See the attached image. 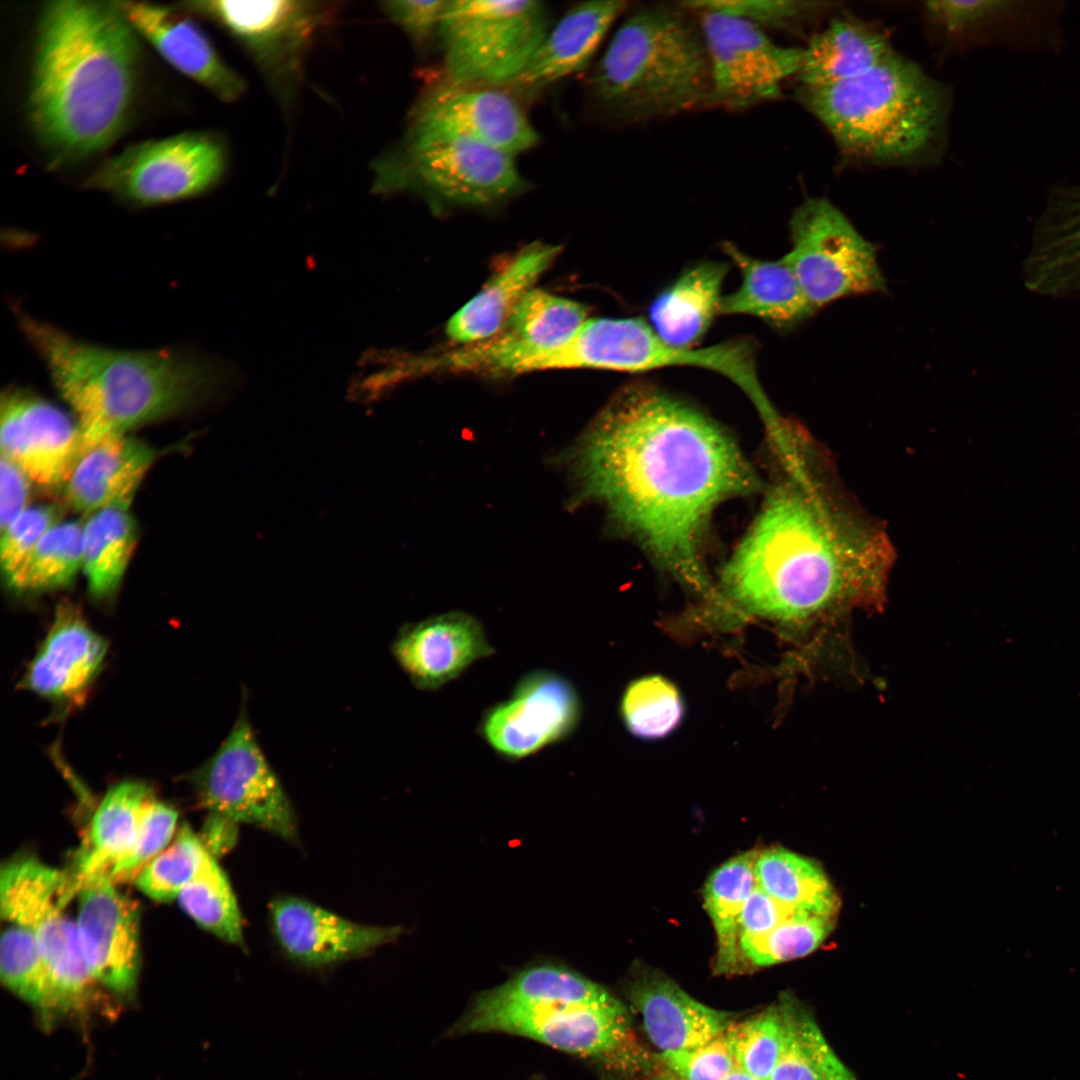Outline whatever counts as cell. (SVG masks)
<instances>
[{
    "instance_id": "cell-1",
    "label": "cell",
    "mask_w": 1080,
    "mask_h": 1080,
    "mask_svg": "<svg viewBox=\"0 0 1080 1080\" xmlns=\"http://www.w3.org/2000/svg\"><path fill=\"white\" fill-rule=\"evenodd\" d=\"M561 459L580 497L604 504L619 526L697 588L707 586L698 545L709 513L756 486L718 424L645 380L623 386Z\"/></svg>"
},
{
    "instance_id": "cell-2",
    "label": "cell",
    "mask_w": 1080,
    "mask_h": 1080,
    "mask_svg": "<svg viewBox=\"0 0 1080 1080\" xmlns=\"http://www.w3.org/2000/svg\"><path fill=\"white\" fill-rule=\"evenodd\" d=\"M820 488L795 467L725 566L724 591L746 611L787 623H826L881 603L885 544Z\"/></svg>"
},
{
    "instance_id": "cell-3",
    "label": "cell",
    "mask_w": 1080,
    "mask_h": 1080,
    "mask_svg": "<svg viewBox=\"0 0 1080 1080\" xmlns=\"http://www.w3.org/2000/svg\"><path fill=\"white\" fill-rule=\"evenodd\" d=\"M135 32L116 2L62 0L42 9L27 110L56 161L95 154L124 128L136 87Z\"/></svg>"
},
{
    "instance_id": "cell-4",
    "label": "cell",
    "mask_w": 1080,
    "mask_h": 1080,
    "mask_svg": "<svg viewBox=\"0 0 1080 1080\" xmlns=\"http://www.w3.org/2000/svg\"><path fill=\"white\" fill-rule=\"evenodd\" d=\"M20 322L76 416L81 453L108 437L194 408L218 388L222 376L215 363L189 352L118 350L28 316Z\"/></svg>"
},
{
    "instance_id": "cell-5",
    "label": "cell",
    "mask_w": 1080,
    "mask_h": 1080,
    "mask_svg": "<svg viewBox=\"0 0 1080 1080\" xmlns=\"http://www.w3.org/2000/svg\"><path fill=\"white\" fill-rule=\"evenodd\" d=\"M682 3L635 8L612 37L591 78L597 103L629 123L706 104L707 51L698 20Z\"/></svg>"
},
{
    "instance_id": "cell-6",
    "label": "cell",
    "mask_w": 1080,
    "mask_h": 1080,
    "mask_svg": "<svg viewBox=\"0 0 1080 1080\" xmlns=\"http://www.w3.org/2000/svg\"><path fill=\"white\" fill-rule=\"evenodd\" d=\"M798 88L800 103L842 151L858 159L912 162L943 134L948 109L944 88L893 51L857 78Z\"/></svg>"
},
{
    "instance_id": "cell-7",
    "label": "cell",
    "mask_w": 1080,
    "mask_h": 1080,
    "mask_svg": "<svg viewBox=\"0 0 1080 1080\" xmlns=\"http://www.w3.org/2000/svg\"><path fill=\"white\" fill-rule=\"evenodd\" d=\"M67 872L32 855L16 856L0 871L1 917L29 931L49 975L51 1000L42 1024L112 1016L119 1009L93 979L83 958L76 922L63 912L69 899Z\"/></svg>"
},
{
    "instance_id": "cell-8",
    "label": "cell",
    "mask_w": 1080,
    "mask_h": 1080,
    "mask_svg": "<svg viewBox=\"0 0 1080 1080\" xmlns=\"http://www.w3.org/2000/svg\"><path fill=\"white\" fill-rule=\"evenodd\" d=\"M549 369H599L642 373L672 367L714 372L740 388L762 418L774 412L757 371L752 340L735 338L707 347H678L664 341L641 318L588 319L547 360Z\"/></svg>"
},
{
    "instance_id": "cell-9",
    "label": "cell",
    "mask_w": 1080,
    "mask_h": 1080,
    "mask_svg": "<svg viewBox=\"0 0 1080 1080\" xmlns=\"http://www.w3.org/2000/svg\"><path fill=\"white\" fill-rule=\"evenodd\" d=\"M548 33L544 4L532 0H448L437 36L449 81L514 83Z\"/></svg>"
},
{
    "instance_id": "cell-10",
    "label": "cell",
    "mask_w": 1080,
    "mask_h": 1080,
    "mask_svg": "<svg viewBox=\"0 0 1080 1080\" xmlns=\"http://www.w3.org/2000/svg\"><path fill=\"white\" fill-rule=\"evenodd\" d=\"M783 259L816 311L838 299L886 292L876 250L827 199L810 197L789 221Z\"/></svg>"
},
{
    "instance_id": "cell-11",
    "label": "cell",
    "mask_w": 1080,
    "mask_h": 1080,
    "mask_svg": "<svg viewBox=\"0 0 1080 1080\" xmlns=\"http://www.w3.org/2000/svg\"><path fill=\"white\" fill-rule=\"evenodd\" d=\"M223 145L186 132L129 146L102 163L84 183L128 203L151 206L199 195L221 178Z\"/></svg>"
},
{
    "instance_id": "cell-12",
    "label": "cell",
    "mask_w": 1080,
    "mask_h": 1080,
    "mask_svg": "<svg viewBox=\"0 0 1080 1080\" xmlns=\"http://www.w3.org/2000/svg\"><path fill=\"white\" fill-rule=\"evenodd\" d=\"M195 781L200 802L210 813L296 840L293 807L244 709L220 747L197 771Z\"/></svg>"
},
{
    "instance_id": "cell-13",
    "label": "cell",
    "mask_w": 1080,
    "mask_h": 1080,
    "mask_svg": "<svg viewBox=\"0 0 1080 1080\" xmlns=\"http://www.w3.org/2000/svg\"><path fill=\"white\" fill-rule=\"evenodd\" d=\"M697 12L710 70L706 104L746 110L778 98L783 82L797 75L803 48L780 46L743 18Z\"/></svg>"
},
{
    "instance_id": "cell-14",
    "label": "cell",
    "mask_w": 1080,
    "mask_h": 1080,
    "mask_svg": "<svg viewBox=\"0 0 1080 1080\" xmlns=\"http://www.w3.org/2000/svg\"><path fill=\"white\" fill-rule=\"evenodd\" d=\"M582 716L580 696L570 680L547 669L524 674L511 694L488 707L477 731L502 759L519 761L568 739Z\"/></svg>"
},
{
    "instance_id": "cell-15",
    "label": "cell",
    "mask_w": 1080,
    "mask_h": 1080,
    "mask_svg": "<svg viewBox=\"0 0 1080 1080\" xmlns=\"http://www.w3.org/2000/svg\"><path fill=\"white\" fill-rule=\"evenodd\" d=\"M407 170L434 196L457 205L484 206L519 192L513 156L445 131H413Z\"/></svg>"
},
{
    "instance_id": "cell-16",
    "label": "cell",
    "mask_w": 1080,
    "mask_h": 1080,
    "mask_svg": "<svg viewBox=\"0 0 1080 1080\" xmlns=\"http://www.w3.org/2000/svg\"><path fill=\"white\" fill-rule=\"evenodd\" d=\"M629 1018L617 999L602 1004L478 1006L473 1004L453 1032H503L528 1037L582 1056L614 1052L629 1034Z\"/></svg>"
},
{
    "instance_id": "cell-17",
    "label": "cell",
    "mask_w": 1080,
    "mask_h": 1080,
    "mask_svg": "<svg viewBox=\"0 0 1080 1080\" xmlns=\"http://www.w3.org/2000/svg\"><path fill=\"white\" fill-rule=\"evenodd\" d=\"M107 875L78 887L79 944L90 974L119 1007L136 989L140 968L139 912Z\"/></svg>"
},
{
    "instance_id": "cell-18",
    "label": "cell",
    "mask_w": 1080,
    "mask_h": 1080,
    "mask_svg": "<svg viewBox=\"0 0 1080 1080\" xmlns=\"http://www.w3.org/2000/svg\"><path fill=\"white\" fill-rule=\"evenodd\" d=\"M1 455L39 486L64 487L81 454L77 422L51 402L20 389L1 398Z\"/></svg>"
},
{
    "instance_id": "cell-19",
    "label": "cell",
    "mask_w": 1080,
    "mask_h": 1080,
    "mask_svg": "<svg viewBox=\"0 0 1080 1080\" xmlns=\"http://www.w3.org/2000/svg\"><path fill=\"white\" fill-rule=\"evenodd\" d=\"M459 134L514 156L538 142V134L516 100L495 87L448 81L419 104L413 131Z\"/></svg>"
},
{
    "instance_id": "cell-20",
    "label": "cell",
    "mask_w": 1080,
    "mask_h": 1080,
    "mask_svg": "<svg viewBox=\"0 0 1080 1080\" xmlns=\"http://www.w3.org/2000/svg\"><path fill=\"white\" fill-rule=\"evenodd\" d=\"M391 650L414 687L423 691L441 689L495 653L480 621L463 611L403 625Z\"/></svg>"
},
{
    "instance_id": "cell-21",
    "label": "cell",
    "mask_w": 1080,
    "mask_h": 1080,
    "mask_svg": "<svg viewBox=\"0 0 1080 1080\" xmlns=\"http://www.w3.org/2000/svg\"><path fill=\"white\" fill-rule=\"evenodd\" d=\"M272 931L285 954L306 967H324L368 952L402 934L400 926L354 923L306 900L283 896L269 906Z\"/></svg>"
},
{
    "instance_id": "cell-22",
    "label": "cell",
    "mask_w": 1080,
    "mask_h": 1080,
    "mask_svg": "<svg viewBox=\"0 0 1080 1080\" xmlns=\"http://www.w3.org/2000/svg\"><path fill=\"white\" fill-rule=\"evenodd\" d=\"M134 30L176 70L223 102L237 100L243 80L218 55L207 34L175 9L144 2H116Z\"/></svg>"
},
{
    "instance_id": "cell-23",
    "label": "cell",
    "mask_w": 1080,
    "mask_h": 1080,
    "mask_svg": "<svg viewBox=\"0 0 1080 1080\" xmlns=\"http://www.w3.org/2000/svg\"><path fill=\"white\" fill-rule=\"evenodd\" d=\"M626 995L660 1052L703 1046L724 1034L735 1020L734 1013L702 1004L654 968H635Z\"/></svg>"
},
{
    "instance_id": "cell-24",
    "label": "cell",
    "mask_w": 1080,
    "mask_h": 1080,
    "mask_svg": "<svg viewBox=\"0 0 1080 1080\" xmlns=\"http://www.w3.org/2000/svg\"><path fill=\"white\" fill-rule=\"evenodd\" d=\"M106 652L105 640L76 607L63 602L25 673L23 686L57 702L75 703L95 679Z\"/></svg>"
},
{
    "instance_id": "cell-25",
    "label": "cell",
    "mask_w": 1080,
    "mask_h": 1080,
    "mask_svg": "<svg viewBox=\"0 0 1080 1080\" xmlns=\"http://www.w3.org/2000/svg\"><path fill=\"white\" fill-rule=\"evenodd\" d=\"M187 5L221 24L267 67L286 60L294 65L320 17L319 8L302 1L208 0Z\"/></svg>"
},
{
    "instance_id": "cell-26",
    "label": "cell",
    "mask_w": 1080,
    "mask_h": 1080,
    "mask_svg": "<svg viewBox=\"0 0 1080 1080\" xmlns=\"http://www.w3.org/2000/svg\"><path fill=\"white\" fill-rule=\"evenodd\" d=\"M154 451L140 440L125 435L108 437L78 458L66 482L65 497L72 508L95 513L119 502H131Z\"/></svg>"
},
{
    "instance_id": "cell-27",
    "label": "cell",
    "mask_w": 1080,
    "mask_h": 1080,
    "mask_svg": "<svg viewBox=\"0 0 1080 1080\" xmlns=\"http://www.w3.org/2000/svg\"><path fill=\"white\" fill-rule=\"evenodd\" d=\"M741 274L739 287L723 296L720 314L758 318L777 329H791L816 309L806 297L796 275L782 258L753 257L730 242L721 246Z\"/></svg>"
},
{
    "instance_id": "cell-28",
    "label": "cell",
    "mask_w": 1080,
    "mask_h": 1080,
    "mask_svg": "<svg viewBox=\"0 0 1080 1080\" xmlns=\"http://www.w3.org/2000/svg\"><path fill=\"white\" fill-rule=\"evenodd\" d=\"M560 250L559 246L543 242L524 247L450 318L446 326L448 337L469 345L496 335Z\"/></svg>"
},
{
    "instance_id": "cell-29",
    "label": "cell",
    "mask_w": 1080,
    "mask_h": 1080,
    "mask_svg": "<svg viewBox=\"0 0 1080 1080\" xmlns=\"http://www.w3.org/2000/svg\"><path fill=\"white\" fill-rule=\"evenodd\" d=\"M624 1H589L571 8L548 31L513 84L537 88L584 69L607 31L625 9Z\"/></svg>"
},
{
    "instance_id": "cell-30",
    "label": "cell",
    "mask_w": 1080,
    "mask_h": 1080,
    "mask_svg": "<svg viewBox=\"0 0 1080 1080\" xmlns=\"http://www.w3.org/2000/svg\"><path fill=\"white\" fill-rule=\"evenodd\" d=\"M1023 272L1034 293L1080 297V189L1052 203L1033 237Z\"/></svg>"
},
{
    "instance_id": "cell-31",
    "label": "cell",
    "mask_w": 1080,
    "mask_h": 1080,
    "mask_svg": "<svg viewBox=\"0 0 1080 1080\" xmlns=\"http://www.w3.org/2000/svg\"><path fill=\"white\" fill-rule=\"evenodd\" d=\"M728 265L703 261L686 268L648 307L649 325L664 341L696 347L720 314Z\"/></svg>"
},
{
    "instance_id": "cell-32",
    "label": "cell",
    "mask_w": 1080,
    "mask_h": 1080,
    "mask_svg": "<svg viewBox=\"0 0 1080 1080\" xmlns=\"http://www.w3.org/2000/svg\"><path fill=\"white\" fill-rule=\"evenodd\" d=\"M891 52L886 37L870 24L855 17H837L803 48L799 87H822L857 78Z\"/></svg>"
},
{
    "instance_id": "cell-33",
    "label": "cell",
    "mask_w": 1080,
    "mask_h": 1080,
    "mask_svg": "<svg viewBox=\"0 0 1080 1080\" xmlns=\"http://www.w3.org/2000/svg\"><path fill=\"white\" fill-rule=\"evenodd\" d=\"M587 320L584 305L532 289L512 310L497 336L515 357L516 374H521L568 342Z\"/></svg>"
},
{
    "instance_id": "cell-34",
    "label": "cell",
    "mask_w": 1080,
    "mask_h": 1080,
    "mask_svg": "<svg viewBox=\"0 0 1080 1080\" xmlns=\"http://www.w3.org/2000/svg\"><path fill=\"white\" fill-rule=\"evenodd\" d=\"M151 797L150 789L136 781L121 782L107 791L93 816L75 871L69 874L75 894L85 879L108 875L127 853L136 836L143 807Z\"/></svg>"
},
{
    "instance_id": "cell-35",
    "label": "cell",
    "mask_w": 1080,
    "mask_h": 1080,
    "mask_svg": "<svg viewBox=\"0 0 1080 1080\" xmlns=\"http://www.w3.org/2000/svg\"><path fill=\"white\" fill-rule=\"evenodd\" d=\"M758 852L749 850L727 860L713 871L704 886V907L717 941L714 970L719 975L747 970L739 944L740 918L756 885L754 864Z\"/></svg>"
},
{
    "instance_id": "cell-36",
    "label": "cell",
    "mask_w": 1080,
    "mask_h": 1080,
    "mask_svg": "<svg viewBox=\"0 0 1080 1080\" xmlns=\"http://www.w3.org/2000/svg\"><path fill=\"white\" fill-rule=\"evenodd\" d=\"M130 504L107 506L84 524L82 569L95 599L110 598L117 592L136 546L137 528Z\"/></svg>"
},
{
    "instance_id": "cell-37",
    "label": "cell",
    "mask_w": 1080,
    "mask_h": 1080,
    "mask_svg": "<svg viewBox=\"0 0 1080 1080\" xmlns=\"http://www.w3.org/2000/svg\"><path fill=\"white\" fill-rule=\"evenodd\" d=\"M756 885L778 902L799 912L834 917L840 900L823 869L813 860L783 847L759 850Z\"/></svg>"
},
{
    "instance_id": "cell-38",
    "label": "cell",
    "mask_w": 1080,
    "mask_h": 1080,
    "mask_svg": "<svg viewBox=\"0 0 1080 1080\" xmlns=\"http://www.w3.org/2000/svg\"><path fill=\"white\" fill-rule=\"evenodd\" d=\"M783 1040L769 1080H857L829 1045L814 1018L783 993Z\"/></svg>"
},
{
    "instance_id": "cell-39",
    "label": "cell",
    "mask_w": 1080,
    "mask_h": 1080,
    "mask_svg": "<svg viewBox=\"0 0 1080 1080\" xmlns=\"http://www.w3.org/2000/svg\"><path fill=\"white\" fill-rule=\"evenodd\" d=\"M616 1000L608 991L569 969L539 965L519 972L504 984L479 994L478 1006H549L602 1004Z\"/></svg>"
},
{
    "instance_id": "cell-40",
    "label": "cell",
    "mask_w": 1080,
    "mask_h": 1080,
    "mask_svg": "<svg viewBox=\"0 0 1080 1080\" xmlns=\"http://www.w3.org/2000/svg\"><path fill=\"white\" fill-rule=\"evenodd\" d=\"M79 521L57 522L41 538L12 590L46 592L70 585L83 565Z\"/></svg>"
},
{
    "instance_id": "cell-41",
    "label": "cell",
    "mask_w": 1080,
    "mask_h": 1080,
    "mask_svg": "<svg viewBox=\"0 0 1080 1080\" xmlns=\"http://www.w3.org/2000/svg\"><path fill=\"white\" fill-rule=\"evenodd\" d=\"M176 899L199 926L227 943L244 946L242 918L236 898L214 857L180 891Z\"/></svg>"
},
{
    "instance_id": "cell-42",
    "label": "cell",
    "mask_w": 1080,
    "mask_h": 1080,
    "mask_svg": "<svg viewBox=\"0 0 1080 1080\" xmlns=\"http://www.w3.org/2000/svg\"><path fill=\"white\" fill-rule=\"evenodd\" d=\"M620 710L631 734L643 739H658L668 736L680 725L684 703L671 681L660 675H649L627 686Z\"/></svg>"
},
{
    "instance_id": "cell-43",
    "label": "cell",
    "mask_w": 1080,
    "mask_h": 1080,
    "mask_svg": "<svg viewBox=\"0 0 1080 1080\" xmlns=\"http://www.w3.org/2000/svg\"><path fill=\"white\" fill-rule=\"evenodd\" d=\"M835 918L798 912L762 935L739 941L746 969L804 957L816 950L834 927Z\"/></svg>"
},
{
    "instance_id": "cell-44",
    "label": "cell",
    "mask_w": 1080,
    "mask_h": 1080,
    "mask_svg": "<svg viewBox=\"0 0 1080 1080\" xmlns=\"http://www.w3.org/2000/svg\"><path fill=\"white\" fill-rule=\"evenodd\" d=\"M2 983L45 1018L51 1000L46 964L33 935L16 925L8 927L0 943Z\"/></svg>"
},
{
    "instance_id": "cell-45",
    "label": "cell",
    "mask_w": 1080,
    "mask_h": 1080,
    "mask_svg": "<svg viewBox=\"0 0 1080 1080\" xmlns=\"http://www.w3.org/2000/svg\"><path fill=\"white\" fill-rule=\"evenodd\" d=\"M211 858L200 837L185 824L169 847L142 869L135 883L154 900L172 901Z\"/></svg>"
},
{
    "instance_id": "cell-46",
    "label": "cell",
    "mask_w": 1080,
    "mask_h": 1080,
    "mask_svg": "<svg viewBox=\"0 0 1080 1080\" xmlns=\"http://www.w3.org/2000/svg\"><path fill=\"white\" fill-rule=\"evenodd\" d=\"M725 1037L736 1065L759 1080H769L783 1040L779 1001L748 1019L733 1022Z\"/></svg>"
},
{
    "instance_id": "cell-47",
    "label": "cell",
    "mask_w": 1080,
    "mask_h": 1080,
    "mask_svg": "<svg viewBox=\"0 0 1080 1080\" xmlns=\"http://www.w3.org/2000/svg\"><path fill=\"white\" fill-rule=\"evenodd\" d=\"M177 818L178 814L172 807L151 797L143 807L131 847L107 876L114 883L136 879L142 869L170 842Z\"/></svg>"
},
{
    "instance_id": "cell-48",
    "label": "cell",
    "mask_w": 1080,
    "mask_h": 1080,
    "mask_svg": "<svg viewBox=\"0 0 1080 1080\" xmlns=\"http://www.w3.org/2000/svg\"><path fill=\"white\" fill-rule=\"evenodd\" d=\"M58 519L59 511L55 506H30L1 533V570L10 589L16 584L41 538L59 522Z\"/></svg>"
},
{
    "instance_id": "cell-49",
    "label": "cell",
    "mask_w": 1080,
    "mask_h": 1080,
    "mask_svg": "<svg viewBox=\"0 0 1080 1080\" xmlns=\"http://www.w3.org/2000/svg\"><path fill=\"white\" fill-rule=\"evenodd\" d=\"M659 1080H724L735 1066L725 1033L707 1044L655 1055Z\"/></svg>"
},
{
    "instance_id": "cell-50",
    "label": "cell",
    "mask_w": 1080,
    "mask_h": 1080,
    "mask_svg": "<svg viewBox=\"0 0 1080 1080\" xmlns=\"http://www.w3.org/2000/svg\"><path fill=\"white\" fill-rule=\"evenodd\" d=\"M691 11L713 10L743 18L760 28H786L820 11L823 2L799 0L683 1Z\"/></svg>"
},
{
    "instance_id": "cell-51",
    "label": "cell",
    "mask_w": 1080,
    "mask_h": 1080,
    "mask_svg": "<svg viewBox=\"0 0 1080 1080\" xmlns=\"http://www.w3.org/2000/svg\"><path fill=\"white\" fill-rule=\"evenodd\" d=\"M1002 1H927L924 10L928 18L944 32L960 34L983 20L1004 10Z\"/></svg>"
},
{
    "instance_id": "cell-52",
    "label": "cell",
    "mask_w": 1080,
    "mask_h": 1080,
    "mask_svg": "<svg viewBox=\"0 0 1080 1080\" xmlns=\"http://www.w3.org/2000/svg\"><path fill=\"white\" fill-rule=\"evenodd\" d=\"M447 0H399L383 3L386 14L414 41L421 43L437 34Z\"/></svg>"
},
{
    "instance_id": "cell-53",
    "label": "cell",
    "mask_w": 1080,
    "mask_h": 1080,
    "mask_svg": "<svg viewBox=\"0 0 1080 1080\" xmlns=\"http://www.w3.org/2000/svg\"><path fill=\"white\" fill-rule=\"evenodd\" d=\"M798 912L778 902L755 885L741 913L739 941L744 937L767 933Z\"/></svg>"
},
{
    "instance_id": "cell-54",
    "label": "cell",
    "mask_w": 1080,
    "mask_h": 1080,
    "mask_svg": "<svg viewBox=\"0 0 1080 1080\" xmlns=\"http://www.w3.org/2000/svg\"><path fill=\"white\" fill-rule=\"evenodd\" d=\"M29 477L12 460H0V530L4 532L27 508Z\"/></svg>"
},
{
    "instance_id": "cell-55",
    "label": "cell",
    "mask_w": 1080,
    "mask_h": 1080,
    "mask_svg": "<svg viewBox=\"0 0 1080 1080\" xmlns=\"http://www.w3.org/2000/svg\"><path fill=\"white\" fill-rule=\"evenodd\" d=\"M237 824L230 818L210 813L202 835L199 837L214 858L226 853L234 846L238 837Z\"/></svg>"
},
{
    "instance_id": "cell-56",
    "label": "cell",
    "mask_w": 1080,
    "mask_h": 1080,
    "mask_svg": "<svg viewBox=\"0 0 1080 1080\" xmlns=\"http://www.w3.org/2000/svg\"><path fill=\"white\" fill-rule=\"evenodd\" d=\"M724 1080H759V1079H757L756 1077L750 1075L749 1073H747L745 1070L740 1068L735 1063V1066L733 1067L731 1072L727 1075V1077Z\"/></svg>"
}]
</instances>
